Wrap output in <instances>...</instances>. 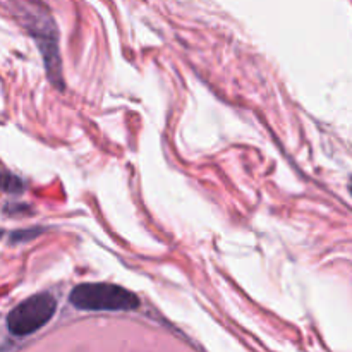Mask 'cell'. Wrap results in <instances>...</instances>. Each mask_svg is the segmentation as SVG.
Returning a JSON list of instances; mask_svg holds the SVG:
<instances>
[{
    "mask_svg": "<svg viewBox=\"0 0 352 352\" xmlns=\"http://www.w3.org/2000/svg\"><path fill=\"white\" fill-rule=\"evenodd\" d=\"M74 308L85 311H131L140 308V298L116 284H81L76 285L69 294Z\"/></svg>",
    "mask_w": 352,
    "mask_h": 352,
    "instance_id": "1",
    "label": "cell"
},
{
    "mask_svg": "<svg viewBox=\"0 0 352 352\" xmlns=\"http://www.w3.org/2000/svg\"><path fill=\"white\" fill-rule=\"evenodd\" d=\"M55 309H57V301L54 296L48 292H40L28 298L9 313L7 327L10 333L17 337L30 336L50 322L52 316L55 315Z\"/></svg>",
    "mask_w": 352,
    "mask_h": 352,
    "instance_id": "2",
    "label": "cell"
},
{
    "mask_svg": "<svg viewBox=\"0 0 352 352\" xmlns=\"http://www.w3.org/2000/svg\"><path fill=\"white\" fill-rule=\"evenodd\" d=\"M26 17L28 28H30L31 34L38 41V47H40L41 54H43V60L52 82H55V85L62 88L60 57H58L55 23L52 21L50 14L45 9H41V7H33V10H28Z\"/></svg>",
    "mask_w": 352,
    "mask_h": 352,
    "instance_id": "3",
    "label": "cell"
},
{
    "mask_svg": "<svg viewBox=\"0 0 352 352\" xmlns=\"http://www.w3.org/2000/svg\"><path fill=\"white\" fill-rule=\"evenodd\" d=\"M0 189L7 192H21V189H23V182H21L17 177H14V175L0 174Z\"/></svg>",
    "mask_w": 352,
    "mask_h": 352,
    "instance_id": "4",
    "label": "cell"
},
{
    "mask_svg": "<svg viewBox=\"0 0 352 352\" xmlns=\"http://www.w3.org/2000/svg\"><path fill=\"white\" fill-rule=\"evenodd\" d=\"M0 239H2V230H0Z\"/></svg>",
    "mask_w": 352,
    "mask_h": 352,
    "instance_id": "5",
    "label": "cell"
},
{
    "mask_svg": "<svg viewBox=\"0 0 352 352\" xmlns=\"http://www.w3.org/2000/svg\"><path fill=\"white\" fill-rule=\"evenodd\" d=\"M351 195H352V184H351Z\"/></svg>",
    "mask_w": 352,
    "mask_h": 352,
    "instance_id": "6",
    "label": "cell"
}]
</instances>
